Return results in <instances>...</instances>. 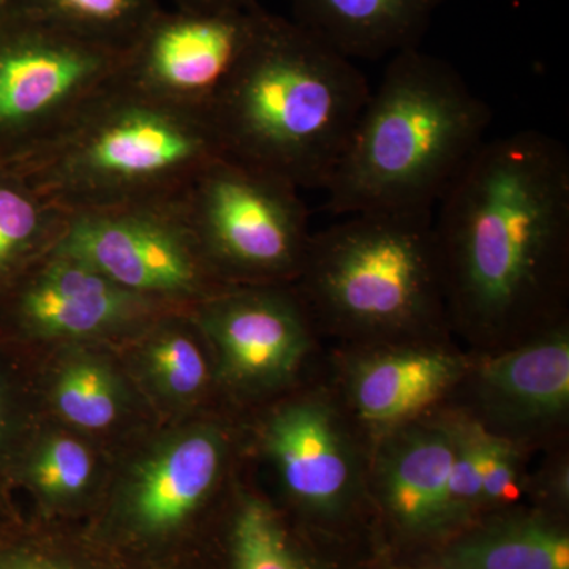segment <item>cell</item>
I'll return each instance as SVG.
<instances>
[{
	"instance_id": "obj_4",
	"label": "cell",
	"mask_w": 569,
	"mask_h": 569,
	"mask_svg": "<svg viewBox=\"0 0 569 569\" xmlns=\"http://www.w3.org/2000/svg\"><path fill=\"white\" fill-rule=\"evenodd\" d=\"M222 157L204 110L167 102L121 74L10 171L77 213L183 197Z\"/></svg>"
},
{
	"instance_id": "obj_16",
	"label": "cell",
	"mask_w": 569,
	"mask_h": 569,
	"mask_svg": "<svg viewBox=\"0 0 569 569\" xmlns=\"http://www.w3.org/2000/svg\"><path fill=\"white\" fill-rule=\"evenodd\" d=\"M479 385L496 410L519 419L559 417L569 406V339L557 323L535 339L489 359Z\"/></svg>"
},
{
	"instance_id": "obj_1",
	"label": "cell",
	"mask_w": 569,
	"mask_h": 569,
	"mask_svg": "<svg viewBox=\"0 0 569 569\" xmlns=\"http://www.w3.org/2000/svg\"><path fill=\"white\" fill-rule=\"evenodd\" d=\"M437 206L449 318L481 337L557 325L569 250L563 142L538 130L486 140Z\"/></svg>"
},
{
	"instance_id": "obj_13",
	"label": "cell",
	"mask_w": 569,
	"mask_h": 569,
	"mask_svg": "<svg viewBox=\"0 0 569 569\" xmlns=\"http://www.w3.org/2000/svg\"><path fill=\"white\" fill-rule=\"evenodd\" d=\"M445 0H290L296 24L347 59L419 48Z\"/></svg>"
},
{
	"instance_id": "obj_20",
	"label": "cell",
	"mask_w": 569,
	"mask_h": 569,
	"mask_svg": "<svg viewBox=\"0 0 569 569\" xmlns=\"http://www.w3.org/2000/svg\"><path fill=\"white\" fill-rule=\"evenodd\" d=\"M11 176L0 181V272L26 254L39 253L36 250L48 252L69 216L44 200L20 176Z\"/></svg>"
},
{
	"instance_id": "obj_15",
	"label": "cell",
	"mask_w": 569,
	"mask_h": 569,
	"mask_svg": "<svg viewBox=\"0 0 569 569\" xmlns=\"http://www.w3.org/2000/svg\"><path fill=\"white\" fill-rule=\"evenodd\" d=\"M455 429L425 427L403 433L385 455L381 496L392 519L411 533L449 526L448 488Z\"/></svg>"
},
{
	"instance_id": "obj_18",
	"label": "cell",
	"mask_w": 569,
	"mask_h": 569,
	"mask_svg": "<svg viewBox=\"0 0 569 569\" xmlns=\"http://www.w3.org/2000/svg\"><path fill=\"white\" fill-rule=\"evenodd\" d=\"M445 569H569V537L537 519L512 520L459 539Z\"/></svg>"
},
{
	"instance_id": "obj_14",
	"label": "cell",
	"mask_w": 569,
	"mask_h": 569,
	"mask_svg": "<svg viewBox=\"0 0 569 569\" xmlns=\"http://www.w3.org/2000/svg\"><path fill=\"white\" fill-rule=\"evenodd\" d=\"M463 370V361L430 347L377 351L356 365L351 397L369 425H402L437 402Z\"/></svg>"
},
{
	"instance_id": "obj_19",
	"label": "cell",
	"mask_w": 569,
	"mask_h": 569,
	"mask_svg": "<svg viewBox=\"0 0 569 569\" xmlns=\"http://www.w3.org/2000/svg\"><path fill=\"white\" fill-rule=\"evenodd\" d=\"M162 9L159 0H11L10 6V10L122 54Z\"/></svg>"
},
{
	"instance_id": "obj_28",
	"label": "cell",
	"mask_w": 569,
	"mask_h": 569,
	"mask_svg": "<svg viewBox=\"0 0 569 569\" xmlns=\"http://www.w3.org/2000/svg\"><path fill=\"white\" fill-rule=\"evenodd\" d=\"M176 9H238L252 6L257 0H173Z\"/></svg>"
},
{
	"instance_id": "obj_21",
	"label": "cell",
	"mask_w": 569,
	"mask_h": 569,
	"mask_svg": "<svg viewBox=\"0 0 569 569\" xmlns=\"http://www.w3.org/2000/svg\"><path fill=\"white\" fill-rule=\"evenodd\" d=\"M54 400L66 421L88 430L107 429L121 410L118 381L107 367L91 359L63 367L56 381Z\"/></svg>"
},
{
	"instance_id": "obj_23",
	"label": "cell",
	"mask_w": 569,
	"mask_h": 569,
	"mask_svg": "<svg viewBox=\"0 0 569 569\" xmlns=\"http://www.w3.org/2000/svg\"><path fill=\"white\" fill-rule=\"evenodd\" d=\"M149 367L159 387L178 399H190L208 383L203 351L192 337L181 331L163 332L148 351Z\"/></svg>"
},
{
	"instance_id": "obj_3",
	"label": "cell",
	"mask_w": 569,
	"mask_h": 569,
	"mask_svg": "<svg viewBox=\"0 0 569 569\" xmlns=\"http://www.w3.org/2000/svg\"><path fill=\"white\" fill-rule=\"evenodd\" d=\"M490 110L451 63L392 56L326 187L339 216L433 211L486 141Z\"/></svg>"
},
{
	"instance_id": "obj_11",
	"label": "cell",
	"mask_w": 569,
	"mask_h": 569,
	"mask_svg": "<svg viewBox=\"0 0 569 569\" xmlns=\"http://www.w3.org/2000/svg\"><path fill=\"white\" fill-rule=\"evenodd\" d=\"M162 306L130 293L80 260L51 249L20 298L22 323L48 339H84L144 323Z\"/></svg>"
},
{
	"instance_id": "obj_6",
	"label": "cell",
	"mask_w": 569,
	"mask_h": 569,
	"mask_svg": "<svg viewBox=\"0 0 569 569\" xmlns=\"http://www.w3.org/2000/svg\"><path fill=\"white\" fill-rule=\"evenodd\" d=\"M216 274L257 283L299 277L310 238L298 187L222 157L183 194Z\"/></svg>"
},
{
	"instance_id": "obj_31",
	"label": "cell",
	"mask_w": 569,
	"mask_h": 569,
	"mask_svg": "<svg viewBox=\"0 0 569 569\" xmlns=\"http://www.w3.org/2000/svg\"><path fill=\"white\" fill-rule=\"evenodd\" d=\"M445 569V568H443Z\"/></svg>"
},
{
	"instance_id": "obj_22",
	"label": "cell",
	"mask_w": 569,
	"mask_h": 569,
	"mask_svg": "<svg viewBox=\"0 0 569 569\" xmlns=\"http://www.w3.org/2000/svg\"><path fill=\"white\" fill-rule=\"evenodd\" d=\"M233 560L234 569H306L276 512L257 498L236 516Z\"/></svg>"
},
{
	"instance_id": "obj_30",
	"label": "cell",
	"mask_w": 569,
	"mask_h": 569,
	"mask_svg": "<svg viewBox=\"0 0 569 569\" xmlns=\"http://www.w3.org/2000/svg\"><path fill=\"white\" fill-rule=\"evenodd\" d=\"M0 417H2V402H0Z\"/></svg>"
},
{
	"instance_id": "obj_26",
	"label": "cell",
	"mask_w": 569,
	"mask_h": 569,
	"mask_svg": "<svg viewBox=\"0 0 569 569\" xmlns=\"http://www.w3.org/2000/svg\"><path fill=\"white\" fill-rule=\"evenodd\" d=\"M518 496V452L508 441L489 433L482 475V505L511 503Z\"/></svg>"
},
{
	"instance_id": "obj_10",
	"label": "cell",
	"mask_w": 569,
	"mask_h": 569,
	"mask_svg": "<svg viewBox=\"0 0 569 569\" xmlns=\"http://www.w3.org/2000/svg\"><path fill=\"white\" fill-rule=\"evenodd\" d=\"M197 321L222 355L224 373L241 387L282 383L310 346L306 302L276 283L219 291L200 302Z\"/></svg>"
},
{
	"instance_id": "obj_25",
	"label": "cell",
	"mask_w": 569,
	"mask_h": 569,
	"mask_svg": "<svg viewBox=\"0 0 569 569\" xmlns=\"http://www.w3.org/2000/svg\"><path fill=\"white\" fill-rule=\"evenodd\" d=\"M93 460L80 441L52 438L33 463V481L41 492L54 498L77 496L91 482Z\"/></svg>"
},
{
	"instance_id": "obj_27",
	"label": "cell",
	"mask_w": 569,
	"mask_h": 569,
	"mask_svg": "<svg viewBox=\"0 0 569 569\" xmlns=\"http://www.w3.org/2000/svg\"><path fill=\"white\" fill-rule=\"evenodd\" d=\"M0 569H70L40 553L21 549L0 550Z\"/></svg>"
},
{
	"instance_id": "obj_17",
	"label": "cell",
	"mask_w": 569,
	"mask_h": 569,
	"mask_svg": "<svg viewBox=\"0 0 569 569\" xmlns=\"http://www.w3.org/2000/svg\"><path fill=\"white\" fill-rule=\"evenodd\" d=\"M223 462V440L200 429L178 438L148 460L134 478L132 512L142 529L163 531L181 523L211 492Z\"/></svg>"
},
{
	"instance_id": "obj_12",
	"label": "cell",
	"mask_w": 569,
	"mask_h": 569,
	"mask_svg": "<svg viewBox=\"0 0 569 569\" xmlns=\"http://www.w3.org/2000/svg\"><path fill=\"white\" fill-rule=\"evenodd\" d=\"M266 448L284 488L305 507L328 515L342 507L355 481L353 458L328 407L301 400L277 411Z\"/></svg>"
},
{
	"instance_id": "obj_9",
	"label": "cell",
	"mask_w": 569,
	"mask_h": 569,
	"mask_svg": "<svg viewBox=\"0 0 569 569\" xmlns=\"http://www.w3.org/2000/svg\"><path fill=\"white\" fill-rule=\"evenodd\" d=\"M266 10H163L127 51L122 77L159 99L204 110L249 50Z\"/></svg>"
},
{
	"instance_id": "obj_24",
	"label": "cell",
	"mask_w": 569,
	"mask_h": 569,
	"mask_svg": "<svg viewBox=\"0 0 569 569\" xmlns=\"http://www.w3.org/2000/svg\"><path fill=\"white\" fill-rule=\"evenodd\" d=\"M456 445L449 475V523L467 518L482 505V475L489 432L477 425L455 429Z\"/></svg>"
},
{
	"instance_id": "obj_7",
	"label": "cell",
	"mask_w": 569,
	"mask_h": 569,
	"mask_svg": "<svg viewBox=\"0 0 569 569\" xmlns=\"http://www.w3.org/2000/svg\"><path fill=\"white\" fill-rule=\"evenodd\" d=\"M126 54L17 10L0 13V141L11 162L47 141L118 80Z\"/></svg>"
},
{
	"instance_id": "obj_29",
	"label": "cell",
	"mask_w": 569,
	"mask_h": 569,
	"mask_svg": "<svg viewBox=\"0 0 569 569\" xmlns=\"http://www.w3.org/2000/svg\"><path fill=\"white\" fill-rule=\"evenodd\" d=\"M11 6V0H0V13H3V11L9 10Z\"/></svg>"
},
{
	"instance_id": "obj_8",
	"label": "cell",
	"mask_w": 569,
	"mask_h": 569,
	"mask_svg": "<svg viewBox=\"0 0 569 569\" xmlns=\"http://www.w3.org/2000/svg\"><path fill=\"white\" fill-rule=\"evenodd\" d=\"M52 249L162 307L219 293L183 197L69 213Z\"/></svg>"
},
{
	"instance_id": "obj_5",
	"label": "cell",
	"mask_w": 569,
	"mask_h": 569,
	"mask_svg": "<svg viewBox=\"0 0 569 569\" xmlns=\"http://www.w3.org/2000/svg\"><path fill=\"white\" fill-rule=\"evenodd\" d=\"M299 277L302 301L353 335H419L448 316L433 211L351 213L312 234Z\"/></svg>"
},
{
	"instance_id": "obj_2",
	"label": "cell",
	"mask_w": 569,
	"mask_h": 569,
	"mask_svg": "<svg viewBox=\"0 0 569 569\" xmlns=\"http://www.w3.org/2000/svg\"><path fill=\"white\" fill-rule=\"evenodd\" d=\"M369 93L353 61L266 11L206 114L228 159L299 190H326Z\"/></svg>"
}]
</instances>
